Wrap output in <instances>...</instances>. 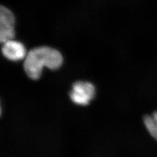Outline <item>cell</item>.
<instances>
[{
    "instance_id": "obj_5",
    "label": "cell",
    "mask_w": 157,
    "mask_h": 157,
    "mask_svg": "<svg viewBox=\"0 0 157 157\" xmlns=\"http://www.w3.org/2000/svg\"><path fill=\"white\" fill-rule=\"evenodd\" d=\"M144 122L148 132L157 140V111L151 115L146 116Z\"/></svg>"
},
{
    "instance_id": "obj_2",
    "label": "cell",
    "mask_w": 157,
    "mask_h": 157,
    "mask_svg": "<svg viewBox=\"0 0 157 157\" xmlns=\"http://www.w3.org/2000/svg\"><path fill=\"white\" fill-rule=\"evenodd\" d=\"M95 94L94 85L89 82H77L73 84L70 92V98L76 104L87 105L91 101Z\"/></svg>"
},
{
    "instance_id": "obj_1",
    "label": "cell",
    "mask_w": 157,
    "mask_h": 157,
    "mask_svg": "<svg viewBox=\"0 0 157 157\" xmlns=\"http://www.w3.org/2000/svg\"><path fill=\"white\" fill-rule=\"evenodd\" d=\"M62 54L48 47H39L30 51L25 58L24 69L29 77L33 80L40 78L44 67L56 69L62 65Z\"/></svg>"
},
{
    "instance_id": "obj_4",
    "label": "cell",
    "mask_w": 157,
    "mask_h": 157,
    "mask_svg": "<svg viewBox=\"0 0 157 157\" xmlns=\"http://www.w3.org/2000/svg\"><path fill=\"white\" fill-rule=\"evenodd\" d=\"M2 52L6 58L13 61L21 60L27 56L26 50L22 43L13 40L3 43Z\"/></svg>"
},
{
    "instance_id": "obj_3",
    "label": "cell",
    "mask_w": 157,
    "mask_h": 157,
    "mask_svg": "<svg viewBox=\"0 0 157 157\" xmlns=\"http://www.w3.org/2000/svg\"><path fill=\"white\" fill-rule=\"evenodd\" d=\"M15 17L5 6L0 9V41L1 43L13 40L15 36Z\"/></svg>"
}]
</instances>
